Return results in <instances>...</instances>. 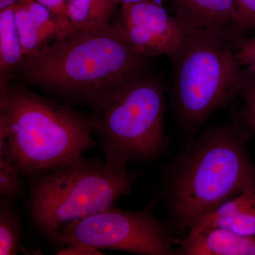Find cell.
<instances>
[{"instance_id":"19","label":"cell","mask_w":255,"mask_h":255,"mask_svg":"<svg viewBox=\"0 0 255 255\" xmlns=\"http://www.w3.org/2000/svg\"><path fill=\"white\" fill-rule=\"evenodd\" d=\"M237 55L241 66L255 74V33L249 39L239 41Z\"/></svg>"},{"instance_id":"4","label":"cell","mask_w":255,"mask_h":255,"mask_svg":"<svg viewBox=\"0 0 255 255\" xmlns=\"http://www.w3.org/2000/svg\"><path fill=\"white\" fill-rule=\"evenodd\" d=\"M239 41L228 29L193 28L168 57L171 108L187 139L196 136L214 112L237 97L245 74L238 59Z\"/></svg>"},{"instance_id":"6","label":"cell","mask_w":255,"mask_h":255,"mask_svg":"<svg viewBox=\"0 0 255 255\" xmlns=\"http://www.w3.org/2000/svg\"><path fill=\"white\" fill-rule=\"evenodd\" d=\"M32 221L43 236L117 205L136 179L127 168L77 156L28 174Z\"/></svg>"},{"instance_id":"20","label":"cell","mask_w":255,"mask_h":255,"mask_svg":"<svg viewBox=\"0 0 255 255\" xmlns=\"http://www.w3.org/2000/svg\"><path fill=\"white\" fill-rule=\"evenodd\" d=\"M57 255H105L100 249L84 244L73 243L57 249Z\"/></svg>"},{"instance_id":"2","label":"cell","mask_w":255,"mask_h":255,"mask_svg":"<svg viewBox=\"0 0 255 255\" xmlns=\"http://www.w3.org/2000/svg\"><path fill=\"white\" fill-rule=\"evenodd\" d=\"M137 53L112 23L97 30H72L24 58L14 79L90 105L107 89L145 71Z\"/></svg>"},{"instance_id":"11","label":"cell","mask_w":255,"mask_h":255,"mask_svg":"<svg viewBox=\"0 0 255 255\" xmlns=\"http://www.w3.org/2000/svg\"><path fill=\"white\" fill-rule=\"evenodd\" d=\"M174 255H255V236L213 229L183 238Z\"/></svg>"},{"instance_id":"17","label":"cell","mask_w":255,"mask_h":255,"mask_svg":"<svg viewBox=\"0 0 255 255\" xmlns=\"http://www.w3.org/2000/svg\"><path fill=\"white\" fill-rule=\"evenodd\" d=\"M244 69V77L238 94L243 100L239 112L252 133L255 134V74Z\"/></svg>"},{"instance_id":"16","label":"cell","mask_w":255,"mask_h":255,"mask_svg":"<svg viewBox=\"0 0 255 255\" xmlns=\"http://www.w3.org/2000/svg\"><path fill=\"white\" fill-rule=\"evenodd\" d=\"M4 146L0 145V195L11 204L23 196V183Z\"/></svg>"},{"instance_id":"12","label":"cell","mask_w":255,"mask_h":255,"mask_svg":"<svg viewBox=\"0 0 255 255\" xmlns=\"http://www.w3.org/2000/svg\"><path fill=\"white\" fill-rule=\"evenodd\" d=\"M174 14L188 28L228 29L236 22L233 0H170Z\"/></svg>"},{"instance_id":"21","label":"cell","mask_w":255,"mask_h":255,"mask_svg":"<svg viewBox=\"0 0 255 255\" xmlns=\"http://www.w3.org/2000/svg\"><path fill=\"white\" fill-rule=\"evenodd\" d=\"M36 1L49 9L53 14L61 17L68 18L67 2L65 0H36Z\"/></svg>"},{"instance_id":"15","label":"cell","mask_w":255,"mask_h":255,"mask_svg":"<svg viewBox=\"0 0 255 255\" xmlns=\"http://www.w3.org/2000/svg\"><path fill=\"white\" fill-rule=\"evenodd\" d=\"M21 219L11 203L0 199V255H16L22 251Z\"/></svg>"},{"instance_id":"13","label":"cell","mask_w":255,"mask_h":255,"mask_svg":"<svg viewBox=\"0 0 255 255\" xmlns=\"http://www.w3.org/2000/svg\"><path fill=\"white\" fill-rule=\"evenodd\" d=\"M24 60L14 6L0 10V81L10 82Z\"/></svg>"},{"instance_id":"24","label":"cell","mask_w":255,"mask_h":255,"mask_svg":"<svg viewBox=\"0 0 255 255\" xmlns=\"http://www.w3.org/2000/svg\"><path fill=\"white\" fill-rule=\"evenodd\" d=\"M65 1H67V0H65Z\"/></svg>"},{"instance_id":"7","label":"cell","mask_w":255,"mask_h":255,"mask_svg":"<svg viewBox=\"0 0 255 255\" xmlns=\"http://www.w3.org/2000/svg\"><path fill=\"white\" fill-rule=\"evenodd\" d=\"M44 236L57 249L84 243L142 255H174L175 250L170 228L150 210L129 211L116 206Z\"/></svg>"},{"instance_id":"23","label":"cell","mask_w":255,"mask_h":255,"mask_svg":"<svg viewBox=\"0 0 255 255\" xmlns=\"http://www.w3.org/2000/svg\"><path fill=\"white\" fill-rule=\"evenodd\" d=\"M20 0H0V10L9 7V6H14Z\"/></svg>"},{"instance_id":"14","label":"cell","mask_w":255,"mask_h":255,"mask_svg":"<svg viewBox=\"0 0 255 255\" xmlns=\"http://www.w3.org/2000/svg\"><path fill=\"white\" fill-rule=\"evenodd\" d=\"M67 16L73 30H97L112 23L114 0H67Z\"/></svg>"},{"instance_id":"3","label":"cell","mask_w":255,"mask_h":255,"mask_svg":"<svg viewBox=\"0 0 255 255\" xmlns=\"http://www.w3.org/2000/svg\"><path fill=\"white\" fill-rule=\"evenodd\" d=\"M92 132L90 117L27 87L0 81V145L20 175L83 155L97 145Z\"/></svg>"},{"instance_id":"1","label":"cell","mask_w":255,"mask_h":255,"mask_svg":"<svg viewBox=\"0 0 255 255\" xmlns=\"http://www.w3.org/2000/svg\"><path fill=\"white\" fill-rule=\"evenodd\" d=\"M253 135L239 111L220 126H205L161 172L169 228L185 234L220 204L255 183L248 144Z\"/></svg>"},{"instance_id":"10","label":"cell","mask_w":255,"mask_h":255,"mask_svg":"<svg viewBox=\"0 0 255 255\" xmlns=\"http://www.w3.org/2000/svg\"><path fill=\"white\" fill-rule=\"evenodd\" d=\"M213 229L255 236V183L201 218L191 226L186 236Z\"/></svg>"},{"instance_id":"5","label":"cell","mask_w":255,"mask_h":255,"mask_svg":"<svg viewBox=\"0 0 255 255\" xmlns=\"http://www.w3.org/2000/svg\"><path fill=\"white\" fill-rule=\"evenodd\" d=\"M167 92L162 82L145 70L92 101L90 123L107 163L126 169L130 164L157 160L166 153Z\"/></svg>"},{"instance_id":"22","label":"cell","mask_w":255,"mask_h":255,"mask_svg":"<svg viewBox=\"0 0 255 255\" xmlns=\"http://www.w3.org/2000/svg\"><path fill=\"white\" fill-rule=\"evenodd\" d=\"M114 1L117 5L120 4L122 6L123 4H135V3L145 2V1H154V2L162 4L167 0H114Z\"/></svg>"},{"instance_id":"18","label":"cell","mask_w":255,"mask_h":255,"mask_svg":"<svg viewBox=\"0 0 255 255\" xmlns=\"http://www.w3.org/2000/svg\"><path fill=\"white\" fill-rule=\"evenodd\" d=\"M236 12V22L233 33L255 31V0H233Z\"/></svg>"},{"instance_id":"8","label":"cell","mask_w":255,"mask_h":255,"mask_svg":"<svg viewBox=\"0 0 255 255\" xmlns=\"http://www.w3.org/2000/svg\"><path fill=\"white\" fill-rule=\"evenodd\" d=\"M112 23L137 53L148 59L173 54L190 29L154 1L122 5Z\"/></svg>"},{"instance_id":"9","label":"cell","mask_w":255,"mask_h":255,"mask_svg":"<svg viewBox=\"0 0 255 255\" xmlns=\"http://www.w3.org/2000/svg\"><path fill=\"white\" fill-rule=\"evenodd\" d=\"M14 7L24 58L36 54L73 30L68 18L53 14L36 0H20Z\"/></svg>"}]
</instances>
